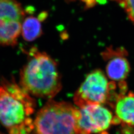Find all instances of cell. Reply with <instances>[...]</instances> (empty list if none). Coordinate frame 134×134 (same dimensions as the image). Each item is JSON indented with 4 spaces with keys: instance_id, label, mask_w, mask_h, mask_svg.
Here are the masks:
<instances>
[{
    "instance_id": "obj_10",
    "label": "cell",
    "mask_w": 134,
    "mask_h": 134,
    "mask_svg": "<svg viewBox=\"0 0 134 134\" xmlns=\"http://www.w3.org/2000/svg\"><path fill=\"white\" fill-rule=\"evenodd\" d=\"M124 9L129 19L134 24V0H114Z\"/></svg>"
},
{
    "instance_id": "obj_4",
    "label": "cell",
    "mask_w": 134,
    "mask_h": 134,
    "mask_svg": "<svg viewBox=\"0 0 134 134\" xmlns=\"http://www.w3.org/2000/svg\"><path fill=\"white\" fill-rule=\"evenodd\" d=\"M25 12L16 0H0V45L14 46L21 32Z\"/></svg>"
},
{
    "instance_id": "obj_2",
    "label": "cell",
    "mask_w": 134,
    "mask_h": 134,
    "mask_svg": "<svg viewBox=\"0 0 134 134\" xmlns=\"http://www.w3.org/2000/svg\"><path fill=\"white\" fill-rule=\"evenodd\" d=\"M20 85L29 94L52 98L62 87L57 63L45 52L31 48L20 72Z\"/></svg>"
},
{
    "instance_id": "obj_5",
    "label": "cell",
    "mask_w": 134,
    "mask_h": 134,
    "mask_svg": "<svg viewBox=\"0 0 134 134\" xmlns=\"http://www.w3.org/2000/svg\"><path fill=\"white\" fill-rule=\"evenodd\" d=\"M108 93V83L105 75L97 69L87 75L76 91L74 101L78 108L89 104H102L107 100Z\"/></svg>"
},
{
    "instance_id": "obj_8",
    "label": "cell",
    "mask_w": 134,
    "mask_h": 134,
    "mask_svg": "<svg viewBox=\"0 0 134 134\" xmlns=\"http://www.w3.org/2000/svg\"><path fill=\"white\" fill-rule=\"evenodd\" d=\"M116 116L125 124L134 127V93L128 96L120 94L116 105Z\"/></svg>"
},
{
    "instance_id": "obj_1",
    "label": "cell",
    "mask_w": 134,
    "mask_h": 134,
    "mask_svg": "<svg viewBox=\"0 0 134 134\" xmlns=\"http://www.w3.org/2000/svg\"><path fill=\"white\" fill-rule=\"evenodd\" d=\"M36 103L14 81L3 80L0 85V123L9 134H31Z\"/></svg>"
},
{
    "instance_id": "obj_7",
    "label": "cell",
    "mask_w": 134,
    "mask_h": 134,
    "mask_svg": "<svg viewBox=\"0 0 134 134\" xmlns=\"http://www.w3.org/2000/svg\"><path fill=\"white\" fill-rule=\"evenodd\" d=\"M127 52L124 48L116 49L110 47L102 53L105 60H108L106 66V72L110 79L122 81L129 75L130 71L129 63L125 57Z\"/></svg>"
},
{
    "instance_id": "obj_12",
    "label": "cell",
    "mask_w": 134,
    "mask_h": 134,
    "mask_svg": "<svg viewBox=\"0 0 134 134\" xmlns=\"http://www.w3.org/2000/svg\"><path fill=\"white\" fill-rule=\"evenodd\" d=\"M0 134H3V133H2V132H0Z\"/></svg>"
},
{
    "instance_id": "obj_11",
    "label": "cell",
    "mask_w": 134,
    "mask_h": 134,
    "mask_svg": "<svg viewBox=\"0 0 134 134\" xmlns=\"http://www.w3.org/2000/svg\"><path fill=\"white\" fill-rule=\"evenodd\" d=\"M69 1H74V0H69ZM82 2L87 8H91L93 7L96 4L97 0H81Z\"/></svg>"
},
{
    "instance_id": "obj_9",
    "label": "cell",
    "mask_w": 134,
    "mask_h": 134,
    "mask_svg": "<svg viewBox=\"0 0 134 134\" xmlns=\"http://www.w3.org/2000/svg\"><path fill=\"white\" fill-rule=\"evenodd\" d=\"M22 36L25 40L32 41L42 34L41 20L33 16H29L24 20L21 26Z\"/></svg>"
},
{
    "instance_id": "obj_3",
    "label": "cell",
    "mask_w": 134,
    "mask_h": 134,
    "mask_svg": "<svg viewBox=\"0 0 134 134\" xmlns=\"http://www.w3.org/2000/svg\"><path fill=\"white\" fill-rule=\"evenodd\" d=\"M79 108L72 104L49 100L39 110L34 121V134H79Z\"/></svg>"
},
{
    "instance_id": "obj_6",
    "label": "cell",
    "mask_w": 134,
    "mask_h": 134,
    "mask_svg": "<svg viewBox=\"0 0 134 134\" xmlns=\"http://www.w3.org/2000/svg\"><path fill=\"white\" fill-rule=\"evenodd\" d=\"M79 109L77 125L79 134H102L112 123V113L101 104H89Z\"/></svg>"
}]
</instances>
